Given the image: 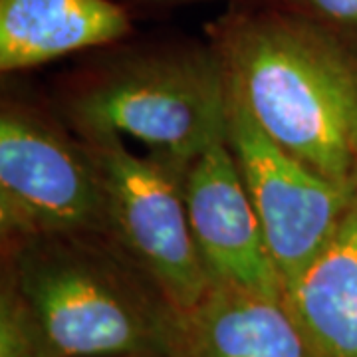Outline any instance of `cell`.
<instances>
[{"label": "cell", "instance_id": "obj_1", "mask_svg": "<svg viewBox=\"0 0 357 357\" xmlns=\"http://www.w3.org/2000/svg\"><path fill=\"white\" fill-rule=\"evenodd\" d=\"M230 96L284 151L357 187V54L300 14L264 13L222 28Z\"/></svg>", "mask_w": 357, "mask_h": 357}, {"label": "cell", "instance_id": "obj_2", "mask_svg": "<svg viewBox=\"0 0 357 357\" xmlns=\"http://www.w3.org/2000/svg\"><path fill=\"white\" fill-rule=\"evenodd\" d=\"M4 274L36 318L46 357H171L181 312L107 236L16 241Z\"/></svg>", "mask_w": 357, "mask_h": 357}, {"label": "cell", "instance_id": "obj_3", "mask_svg": "<svg viewBox=\"0 0 357 357\" xmlns=\"http://www.w3.org/2000/svg\"><path fill=\"white\" fill-rule=\"evenodd\" d=\"M62 114L79 139L117 135L191 165L211 145L229 139L225 66L217 48L131 56L72 89Z\"/></svg>", "mask_w": 357, "mask_h": 357}, {"label": "cell", "instance_id": "obj_4", "mask_svg": "<svg viewBox=\"0 0 357 357\" xmlns=\"http://www.w3.org/2000/svg\"><path fill=\"white\" fill-rule=\"evenodd\" d=\"M82 141L102 181L107 238L163 290L178 312L197 306L213 280L187 213L189 165L137 153L117 135Z\"/></svg>", "mask_w": 357, "mask_h": 357}, {"label": "cell", "instance_id": "obj_5", "mask_svg": "<svg viewBox=\"0 0 357 357\" xmlns=\"http://www.w3.org/2000/svg\"><path fill=\"white\" fill-rule=\"evenodd\" d=\"M0 229L8 243L56 234H105L98 167L82 139L32 107L0 115Z\"/></svg>", "mask_w": 357, "mask_h": 357}, {"label": "cell", "instance_id": "obj_6", "mask_svg": "<svg viewBox=\"0 0 357 357\" xmlns=\"http://www.w3.org/2000/svg\"><path fill=\"white\" fill-rule=\"evenodd\" d=\"M229 145L286 288L330 241L357 187L324 177L284 151L232 96Z\"/></svg>", "mask_w": 357, "mask_h": 357}, {"label": "cell", "instance_id": "obj_7", "mask_svg": "<svg viewBox=\"0 0 357 357\" xmlns=\"http://www.w3.org/2000/svg\"><path fill=\"white\" fill-rule=\"evenodd\" d=\"M192 236L213 284L282 300V278L229 139L199 155L185 173Z\"/></svg>", "mask_w": 357, "mask_h": 357}, {"label": "cell", "instance_id": "obj_8", "mask_svg": "<svg viewBox=\"0 0 357 357\" xmlns=\"http://www.w3.org/2000/svg\"><path fill=\"white\" fill-rule=\"evenodd\" d=\"M171 357H310L278 298L213 284L203 300L181 312Z\"/></svg>", "mask_w": 357, "mask_h": 357}, {"label": "cell", "instance_id": "obj_9", "mask_svg": "<svg viewBox=\"0 0 357 357\" xmlns=\"http://www.w3.org/2000/svg\"><path fill=\"white\" fill-rule=\"evenodd\" d=\"M310 357H357V192L330 241L284 288Z\"/></svg>", "mask_w": 357, "mask_h": 357}, {"label": "cell", "instance_id": "obj_10", "mask_svg": "<svg viewBox=\"0 0 357 357\" xmlns=\"http://www.w3.org/2000/svg\"><path fill=\"white\" fill-rule=\"evenodd\" d=\"M128 32V14L112 0H0V68H34Z\"/></svg>", "mask_w": 357, "mask_h": 357}, {"label": "cell", "instance_id": "obj_11", "mask_svg": "<svg viewBox=\"0 0 357 357\" xmlns=\"http://www.w3.org/2000/svg\"><path fill=\"white\" fill-rule=\"evenodd\" d=\"M0 357H46L36 318L8 274L0 296Z\"/></svg>", "mask_w": 357, "mask_h": 357}, {"label": "cell", "instance_id": "obj_12", "mask_svg": "<svg viewBox=\"0 0 357 357\" xmlns=\"http://www.w3.org/2000/svg\"><path fill=\"white\" fill-rule=\"evenodd\" d=\"M300 16L316 22L357 54V0H288Z\"/></svg>", "mask_w": 357, "mask_h": 357}]
</instances>
